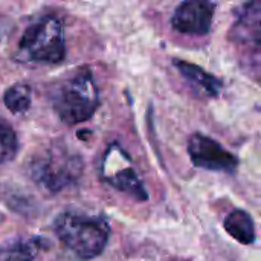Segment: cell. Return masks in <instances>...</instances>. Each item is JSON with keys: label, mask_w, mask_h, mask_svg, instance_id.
Segmentation results:
<instances>
[{"label": "cell", "mask_w": 261, "mask_h": 261, "mask_svg": "<svg viewBox=\"0 0 261 261\" xmlns=\"http://www.w3.org/2000/svg\"><path fill=\"white\" fill-rule=\"evenodd\" d=\"M60 243L78 260H92L102 254L110 237L109 223L102 217L76 211H64L54 222Z\"/></svg>", "instance_id": "cell-1"}, {"label": "cell", "mask_w": 261, "mask_h": 261, "mask_svg": "<svg viewBox=\"0 0 261 261\" xmlns=\"http://www.w3.org/2000/svg\"><path fill=\"white\" fill-rule=\"evenodd\" d=\"M83 171V158L60 144L43 150L29 164L31 179L47 194H58L73 187L81 179Z\"/></svg>", "instance_id": "cell-2"}, {"label": "cell", "mask_w": 261, "mask_h": 261, "mask_svg": "<svg viewBox=\"0 0 261 261\" xmlns=\"http://www.w3.org/2000/svg\"><path fill=\"white\" fill-rule=\"evenodd\" d=\"M50 101L57 116L67 125L90 119L99 106V92L92 72L78 70L57 84Z\"/></svg>", "instance_id": "cell-3"}, {"label": "cell", "mask_w": 261, "mask_h": 261, "mask_svg": "<svg viewBox=\"0 0 261 261\" xmlns=\"http://www.w3.org/2000/svg\"><path fill=\"white\" fill-rule=\"evenodd\" d=\"M20 52L29 61L55 64L66 57L63 21L55 15H46L26 29L20 40Z\"/></svg>", "instance_id": "cell-4"}, {"label": "cell", "mask_w": 261, "mask_h": 261, "mask_svg": "<svg viewBox=\"0 0 261 261\" xmlns=\"http://www.w3.org/2000/svg\"><path fill=\"white\" fill-rule=\"evenodd\" d=\"M101 179L112 188L138 202L148 199V193L141 182L130 156L119 144H112L106 150L101 161Z\"/></svg>", "instance_id": "cell-5"}, {"label": "cell", "mask_w": 261, "mask_h": 261, "mask_svg": "<svg viewBox=\"0 0 261 261\" xmlns=\"http://www.w3.org/2000/svg\"><path fill=\"white\" fill-rule=\"evenodd\" d=\"M188 154L196 167L208 171L231 174L239 167V159L231 151L202 133H194L188 139Z\"/></svg>", "instance_id": "cell-6"}, {"label": "cell", "mask_w": 261, "mask_h": 261, "mask_svg": "<svg viewBox=\"0 0 261 261\" xmlns=\"http://www.w3.org/2000/svg\"><path fill=\"white\" fill-rule=\"evenodd\" d=\"M216 6V0H184L176 8L171 24L185 35H206L213 26Z\"/></svg>", "instance_id": "cell-7"}, {"label": "cell", "mask_w": 261, "mask_h": 261, "mask_svg": "<svg viewBox=\"0 0 261 261\" xmlns=\"http://www.w3.org/2000/svg\"><path fill=\"white\" fill-rule=\"evenodd\" d=\"M260 0H248L237 12L231 38L245 47H249L258 57L260 52Z\"/></svg>", "instance_id": "cell-8"}, {"label": "cell", "mask_w": 261, "mask_h": 261, "mask_svg": "<svg viewBox=\"0 0 261 261\" xmlns=\"http://www.w3.org/2000/svg\"><path fill=\"white\" fill-rule=\"evenodd\" d=\"M49 248L43 237H24L0 246V261H35Z\"/></svg>", "instance_id": "cell-9"}, {"label": "cell", "mask_w": 261, "mask_h": 261, "mask_svg": "<svg viewBox=\"0 0 261 261\" xmlns=\"http://www.w3.org/2000/svg\"><path fill=\"white\" fill-rule=\"evenodd\" d=\"M174 66L179 69L180 75L200 93L213 98V96H219V93L222 92V87H223L222 81L216 78L214 75L208 73L206 70H203L200 66L193 64L190 61H182V60L174 61Z\"/></svg>", "instance_id": "cell-10"}, {"label": "cell", "mask_w": 261, "mask_h": 261, "mask_svg": "<svg viewBox=\"0 0 261 261\" xmlns=\"http://www.w3.org/2000/svg\"><path fill=\"white\" fill-rule=\"evenodd\" d=\"M223 226L225 231L242 245H251L255 242V223L251 214H248L243 210H234L231 214H228V217L223 222Z\"/></svg>", "instance_id": "cell-11"}, {"label": "cell", "mask_w": 261, "mask_h": 261, "mask_svg": "<svg viewBox=\"0 0 261 261\" xmlns=\"http://www.w3.org/2000/svg\"><path fill=\"white\" fill-rule=\"evenodd\" d=\"M3 102L8 107L11 113H24L31 107V87L28 84H14L11 86L5 95H3Z\"/></svg>", "instance_id": "cell-12"}, {"label": "cell", "mask_w": 261, "mask_h": 261, "mask_svg": "<svg viewBox=\"0 0 261 261\" xmlns=\"http://www.w3.org/2000/svg\"><path fill=\"white\" fill-rule=\"evenodd\" d=\"M18 151V139L14 128L0 119V164H6L15 158Z\"/></svg>", "instance_id": "cell-13"}, {"label": "cell", "mask_w": 261, "mask_h": 261, "mask_svg": "<svg viewBox=\"0 0 261 261\" xmlns=\"http://www.w3.org/2000/svg\"><path fill=\"white\" fill-rule=\"evenodd\" d=\"M3 220H5V216H3V214L0 213V223H3Z\"/></svg>", "instance_id": "cell-14"}]
</instances>
